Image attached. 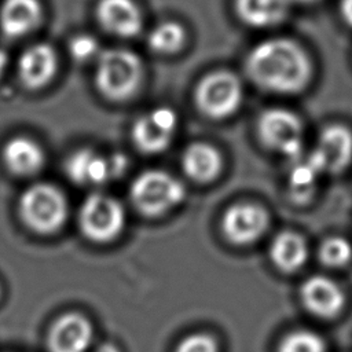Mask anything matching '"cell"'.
Wrapping results in <instances>:
<instances>
[{"mask_svg":"<svg viewBox=\"0 0 352 352\" xmlns=\"http://www.w3.org/2000/svg\"><path fill=\"white\" fill-rule=\"evenodd\" d=\"M41 21L38 0H4L0 7V28L8 37H22Z\"/></svg>","mask_w":352,"mask_h":352,"instance_id":"cell-15","label":"cell"},{"mask_svg":"<svg viewBox=\"0 0 352 352\" xmlns=\"http://www.w3.org/2000/svg\"><path fill=\"white\" fill-rule=\"evenodd\" d=\"M109 164H110V170H111V177L120 176L125 168H126V158L122 154H114L109 157Z\"/></svg>","mask_w":352,"mask_h":352,"instance_id":"cell-27","label":"cell"},{"mask_svg":"<svg viewBox=\"0 0 352 352\" xmlns=\"http://www.w3.org/2000/svg\"><path fill=\"white\" fill-rule=\"evenodd\" d=\"M58 58L55 50L47 43H37L26 48L18 62V73L22 84L29 89L47 85L55 76Z\"/></svg>","mask_w":352,"mask_h":352,"instance_id":"cell-14","label":"cell"},{"mask_svg":"<svg viewBox=\"0 0 352 352\" xmlns=\"http://www.w3.org/2000/svg\"><path fill=\"white\" fill-rule=\"evenodd\" d=\"M260 142L270 150L296 158L302 150V124L300 118L285 109L265 110L257 121Z\"/></svg>","mask_w":352,"mask_h":352,"instance_id":"cell-7","label":"cell"},{"mask_svg":"<svg viewBox=\"0 0 352 352\" xmlns=\"http://www.w3.org/2000/svg\"><path fill=\"white\" fill-rule=\"evenodd\" d=\"M176 352H219V344L210 334L194 333L180 341Z\"/></svg>","mask_w":352,"mask_h":352,"instance_id":"cell-26","label":"cell"},{"mask_svg":"<svg viewBox=\"0 0 352 352\" xmlns=\"http://www.w3.org/2000/svg\"><path fill=\"white\" fill-rule=\"evenodd\" d=\"M242 87L236 76L219 70L205 76L197 85L195 103L210 118H226L241 104Z\"/></svg>","mask_w":352,"mask_h":352,"instance_id":"cell-6","label":"cell"},{"mask_svg":"<svg viewBox=\"0 0 352 352\" xmlns=\"http://www.w3.org/2000/svg\"><path fill=\"white\" fill-rule=\"evenodd\" d=\"M66 172L70 180L81 186H99L111 179L109 158L91 148L74 151L66 161Z\"/></svg>","mask_w":352,"mask_h":352,"instance_id":"cell-16","label":"cell"},{"mask_svg":"<svg viewBox=\"0 0 352 352\" xmlns=\"http://www.w3.org/2000/svg\"><path fill=\"white\" fill-rule=\"evenodd\" d=\"M19 214L33 231L51 234L63 226L67 216V202L63 192L55 186L37 183L21 195Z\"/></svg>","mask_w":352,"mask_h":352,"instance_id":"cell-3","label":"cell"},{"mask_svg":"<svg viewBox=\"0 0 352 352\" xmlns=\"http://www.w3.org/2000/svg\"><path fill=\"white\" fill-rule=\"evenodd\" d=\"M143 77L140 58L131 50L109 48L98 55L95 85L109 100L129 99L139 88Z\"/></svg>","mask_w":352,"mask_h":352,"instance_id":"cell-2","label":"cell"},{"mask_svg":"<svg viewBox=\"0 0 352 352\" xmlns=\"http://www.w3.org/2000/svg\"><path fill=\"white\" fill-rule=\"evenodd\" d=\"M320 261L330 268H341L352 260V245L342 236H329L319 248Z\"/></svg>","mask_w":352,"mask_h":352,"instance_id":"cell-23","label":"cell"},{"mask_svg":"<svg viewBox=\"0 0 352 352\" xmlns=\"http://www.w3.org/2000/svg\"><path fill=\"white\" fill-rule=\"evenodd\" d=\"M186 41L184 28L175 21H165L158 23L147 36L148 48L157 54H175Z\"/></svg>","mask_w":352,"mask_h":352,"instance_id":"cell-21","label":"cell"},{"mask_svg":"<svg viewBox=\"0 0 352 352\" xmlns=\"http://www.w3.org/2000/svg\"><path fill=\"white\" fill-rule=\"evenodd\" d=\"M186 197L183 183L165 170L140 173L131 186L133 205L144 214L158 216L179 205Z\"/></svg>","mask_w":352,"mask_h":352,"instance_id":"cell-4","label":"cell"},{"mask_svg":"<svg viewBox=\"0 0 352 352\" xmlns=\"http://www.w3.org/2000/svg\"><path fill=\"white\" fill-rule=\"evenodd\" d=\"M7 62H8V55L6 54L4 50L0 48V76L3 74L6 66H7Z\"/></svg>","mask_w":352,"mask_h":352,"instance_id":"cell-30","label":"cell"},{"mask_svg":"<svg viewBox=\"0 0 352 352\" xmlns=\"http://www.w3.org/2000/svg\"><path fill=\"white\" fill-rule=\"evenodd\" d=\"M341 12H342V16L346 21V23L352 26V0L341 1Z\"/></svg>","mask_w":352,"mask_h":352,"instance_id":"cell-28","label":"cell"},{"mask_svg":"<svg viewBox=\"0 0 352 352\" xmlns=\"http://www.w3.org/2000/svg\"><path fill=\"white\" fill-rule=\"evenodd\" d=\"M94 337L89 320L77 312L60 316L48 333L50 352H85Z\"/></svg>","mask_w":352,"mask_h":352,"instance_id":"cell-12","label":"cell"},{"mask_svg":"<svg viewBox=\"0 0 352 352\" xmlns=\"http://www.w3.org/2000/svg\"><path fill=\"white\" fill-rule=\"evenodd\" d=\"M3 161L12 173L28 176L41 169L44 153L30 138L14 136L3 147Z\"/></svg>","mask_w":352,"mask_h":352,"instance_id":"cell-17","label":"cell"},{"mask_svg":"<svg viewBox=\"0 0 352 352\" xmlns=\"http://www.w3.org/2000/svg\"><path fill=\"white\" fill-rule=\"evenodd\" d=\"M318 169L307 160L297 164L290 172L289 191L293 202L305 204L315 192V180L318 177Z\"/></svg>","mask_w":352,"mask_h":352,"instance_id":"cell-22","label":"cell"},{"mask_svg":"<svg viewBox=\"0 0 352 352\" xmlns=\"http://www.w3.org/2000/svg\"><path fill=\"white\" fill-rule=\"evenodd\" d=\"M319 173H338L352 160V133L342 125L333 124L326 126L316 148L307 158Z\"/></svg>","mask_w":352,"mask_h":352,"instance_id":"cell-10","label":"cell"},{"mask_svg":"<svg viewBox=\"0 0 352 352\" xmlns=\"http://www.w3.org/2000/svg\"><path fill=\"white\" fill-rule=\"evenodd\" d=\"M270 257L279 271L286 274L296 272L308 258L307 242L297 232L283 231L271 243Z\"/></svg>","mask_w":352,"mask_h":352,"instance_id":"cell-19","label":"cell"},{"mask_svg":"<svg viewBox=\"0 0 352 352\" xmlns=\"http://www.w3.org/2000/svg\"><path fill=\"white\" fill-rule=\"evenodd\" d=\"M95 37L87 33L74 36L69 43V52L73 59L78 62L89 60L94 56L99 55V47Z\"/></svg>","mask_w":352,"mask_h":352,"instance_id":"cell-25","label":"cell"},{"mask_svg":"<svg viewBox=\"0 0 352 352\" xmlns=\"http://www.w3.org/2000/svg\"><path fill=\"white\" fill-rule=\"evenodd\" d=\"M182 164L188 177L198 183H208L219 176L223 160L212 144L192 143L183 153Z\"/></svg>","mask_w":352,"mask_h":352,"instance_id":"cell-18","label":"cell"},{"mask_svg":"<svg viewBox=\"0 0 352 352\" xmlns=\"http://www.w3.org/2000/svg\"><path fill=\"white\" fill-rule=\"evenodd\" d=\"M290 1H297V3H312L316 0H290Z\"/></svg>","mask_w":352,"mask_h":352,"instance_id":"cell-31","label":"cell"},{"mask_svg":"<svg viewBox=\"0 0 352 352\" xmlns=\"http://www.w3.org/2000/svg\"><path fill=\"white\" fill-rule=\"evenodd\" d=\"M300 296L307 311L320 319L336 318L345 305L342 289L333 279L323 275L308 278L300 289Z\"/></svg>","mask_w":352,"mask_h":352,"instance_id":"cell-11","label":"cell"},{"mask_svg":"<svg viewBox=\"0 0 352 352\" xmlns=\"http://www.w3.org/2000/svg\"><path fill=\"white\" fill-rule=\"evenodd\" d=\"M78 224L82 234L91 241L109 242L124 228L125 212L113 197L94 192L80 208Z\"/></svg>","mask_w":352,"mask_h":352,"instance_id":"cell-5","label":"cell"},{"mask_svg":"<svg viewBox=\"0 0 352 352\" xmlns=\"http://www.w3.org/2000/svg\"><path fill=\"white\" fill-rule=\"evenodd\" d=\"M290 0H235L238 16L249 26L268 28L282 22Z\"/></svg>","mask_w":352,"mask_h":352,"instance_id":"cell-20","label":"cell"},{"mask_svg":"<svg viewBox=\"0 0 352 352\" xmlns=\"http://www.w3.org/2000/svg\"><path fill=\"white\" fill-rule=\"evenodd\" d=\"M96 352H120V351L113 342H104L98 348Z\"/></svg>","mask_w":352,"mask_h":352,"instance_id":"cell-29","label":"cell"},{"mask_svg":"<svg viewBox=\"0 0 352 352\" xmlns=\"http://www.w3.org/2000/svg\"><path fill=\"white\" fill-rule=\"evenodd\" d=\"M246 73L265 91L294 94L307 87L312 66L307 52L297 43L289 38H270L249 52Z\"/></svg>","mask_w":352,"mask_h":352,"instance_id":"cell-1","label":"cell"},{"mask_svg":"<svg viewBox=\"0 0 352 352\" xmlns=\"http://www.w3.org/2000/svg\"><path fill=\"white\" fill-rule=\"evenodd\" d=\"M96 18L106 32L122 38L133 37L142 29V12L133 0H99Z\"/></svg>","mask_w":352,"mask_h":352,"instance_id":"cell-13","label":"cell"},{"mask_svg":"<svg viewBox=\"0 0 352 352\" xmlns=\"http://www.w3.org/2000/svg\"><path fill=\"white\" fill-rule=\"evenodd\" d=\"M176 126V111L172 107L160 106L135 121L132 126V140L142 153L157 154L169 147Z\"/></svg>","mask_w":352,"mask_h":352,"instance_id":"cell-8","label":"cell"},{"mask_svg":"<svg viewBox=\"0 0 352 352\" xmlns=\"http://www.w3.org/2000/svg\"><path fill=\"white\" fill-rule=\"evenodd\" d=\"M278 352H326V344L311 330H296L283 337Z\"/></svg>","mask_w":352,"mask_h":352,"instance_id":"cell-24","label":"cell"},{"mask_svg":"<svg viewBox=\"0 0 352 352\" xmlns=\"http://www.w3.org/2000/svg\"><path fill=\"white\" fill-rule=\"evenodd\" d=\"M270 227L268 212L252 202L230 206L221 220L223 234L236 246H248L257 242Z\"/></svg>","mask_w":352,"mask_h":352,"instance_id":"cell-9","label":"cell"}]
</instances>
